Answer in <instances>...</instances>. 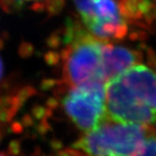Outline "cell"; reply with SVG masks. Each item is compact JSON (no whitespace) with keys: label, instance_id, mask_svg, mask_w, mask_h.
<instances>
[{"label":"cell","instance_id":"6da1fadb","mask_svg":"<svg viewBox=\"0 0 156 156\" xmlns=\"http://www.w3.org/2000/svg\"><path fill=\"white\" fill-rule=\"evenodd\" d=\"M108 120L156 127V72L136 64L106 83Z\"/></svg>","mask_w":156,"mask_h":156},{"label":"cell","instance_id":"7a4b0ae2","mask_svg":"<svg viewBox=\"0 0 156 156\" xmlns=\"http://www.w3.org/2000/svg\"><path fill=\"white\" fill-rule=\"evenodd\" d=\"M151 127L106 121L75 142L89 156H136Z\"/></svg>","mask_w":156,"mask_h":156},{"label":"cell","instance_id":"3957f363","mask_svg":"<svg viewBox=\"0 0 156 156\" xmlns=\"http://www.w3.org/2000/svg\"><path fill=\"white\" fill-rule=\"evenodd\" d=\"M69 48L64 56V76L71 87L91 82H105L102 66L104 42L83 30L69 36Z\"/></svg>","mask_w":156,"mask_h":156},{"label":"cell","instance_id":"277c9868","mask_svg":"<svg viewBox=\"0 0 156 156\" xmlns=\"http://www.w3.org/2000/svg\"><path fill=\"white\" fill-rule=\"evenodd\" d=\"M65 112L79 129L88 133L106 122V83L71 87L62 101Z\"/></svg>","mask_w":156,"mask_h":156},{"label":"cell","instance_id":"5b68a950","mask_svg":"<svg viewBox=\"0 0 156 156\" xmlns=\"http://www.w3.org/2000/svg\"><path fill=\"white\" fill-rule=\"evenodd\" d=\"M141 54L120 45L104 42L102 46V66L105 82L108 83L140 61Z\"/></svg>","mask_w":156,"mask_h":156},{"label":"cell","instance_id":"8992f818","mask_svg":"<svg viewBox=\"0 0 156 156\" xmlns=\"http://www.w3.org/2000/svg\"><path fill=\"white\" fill-rule=\"evenodd\" d=\"M120 9L124 19L141 21L152 17L154 6L149 0H121Z\"/></svg>","mask_w":156,"mask_h":156},{"label":"cell","instance_id":"52a82bcc","mask_svg":"<svg viewBox=\"0 0 156 156\" xmlns=\"http://www.w3.org/2000/svg\"><path fill=\"white\" fill-rule=\"evenodd\" d=\"M149 131L136 156H156V131L153 128Z\"/></svg>","mask_w":156,"mask_h":156},{"label":"cell","instance_id":"ba28073f","mask_svg":"<svg viewBox=\"0 0 156 156\" xmlns=\"http://www.w3.org/2000/svg\"><path fill=\"white\" fill-rule=\"evenodd\" d=\"M72 1L81 16L83 22L88 20L91 16L94 0H72Z\"/></svg>","mask_w":156,"mask_h":156},{"label":"cell","instance_id":"9c48e42d","mask_svg":"<svg viewBox=\"0 0 156 156\" xmlns=\"http://www.w3.org/2000/svg\"><path fill=\"white\" fill-rule=\"evenodd\" d=\"M3 72H4L3 62H2V59H1V57H0V79L2 78V76H3Z\"/></svg>","mask_w":156,"mask_h":156},{"label":"cell","instance_id":"30bf717a","mask_svg":"<svg viewBox=\"0 0 156 156\" xmlns=\"http://www.w3.org/2000/svg\"><path fill=\"white\" fill-rule=\"evenodd\" d=\"M17 1H23H23H29V0H17Z\"/></svg>","mask_w":156,"mask_h":156},{"label":"cell","instance_id":"8fae6325","mask_svg":"<svg viewBox=\"0 0 156 156\" xmlns=\"http://www.w3.org/2000/svg\"><path fill=\"white\" fill-rule=\"evenodd\" d=\"M0 156H5L4 154H0Z\"/></svg>","mask_w":156,"mask_h":156}]
</instances>
